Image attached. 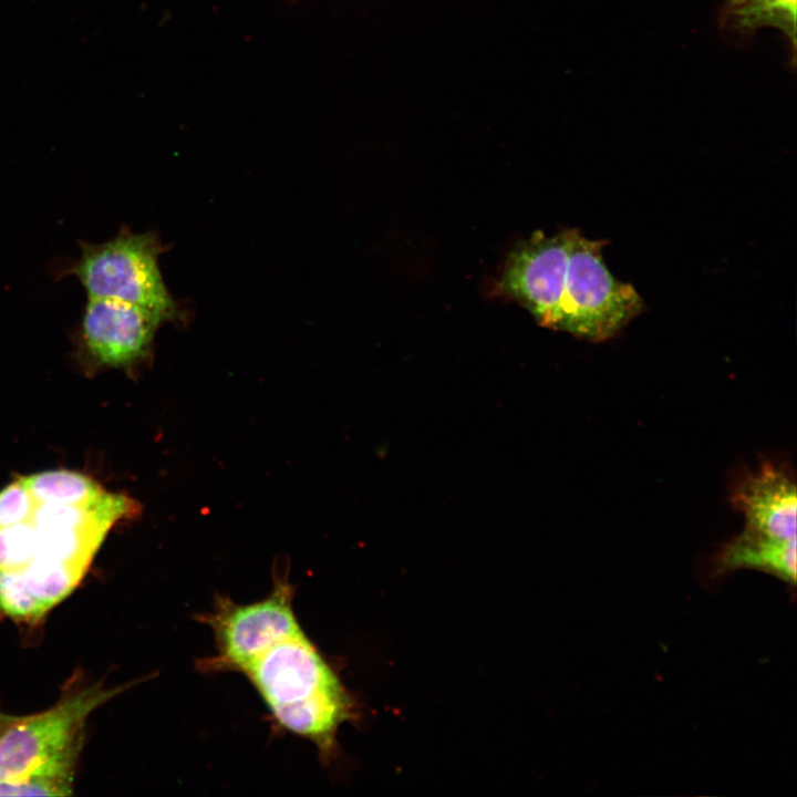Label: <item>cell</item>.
Returning <instances> with one entry per match:
<instances>
[{"label": "cell", "mask_w": 797, "mask_h": 797, "mask_svg": "<svg viewBox=\"0 0 797 797\" xmlns=\"http://www.w3.org/2000/svg\"><path fill=\"white\" fill-rule=\"evenodd\" d=\"M608 244L578 229L553 236L537 231L508 256L499 291L542 327L592 342L608 340L644 308L635 289L607 268L602 250Z\"/></svg>", "instance_id": "1"}, {"label": "cell", "mask_w": 797, "mask_h": 797, "mask_svg": "<svg viewBox=\"0 0 797 797\" xmlns=\"http://www.w3.org/2000/svg\"><path fill=\"white\" fill-rule=\"evenodd\" d=\"M276 724L312 742L324 760L340 726L355 717L353 698L304 632L280 641L244 672Z\"/></svg>", "instance_id": "2"}, {"label": "cell", "mask_w": 797, "mask_h": 797, "mask_svg": "<svg viewBox=\"0 0 797 797\" xmlns=\"http://www.w3.org/2000/svg\"><path fill=\"white\" fill-rule=\"evenodd\" d=\"M77 258L56 267L59 278L75 277L87 298H106L143 306L166 320L176 315L158 266L159 245L151 232L122 229L102 244L79 241Z\"/></svg>", "instance_id": "3"}, {"label": "cell", "mask_w": 797, "mask_h": 797, "mask_svg": "<svg viewBox=\"0 0 797 797\" xmlns=\"http://www.w3.org/2000/svg\"><path fill=\"white\" fill-rule=\"evenodd\" d=\"M199 620L211 629L216 646V653L199 663L205 672L242 673L268 649L303 632L293 610V588L286 579L276 580L266 598L248 604L218 596Z\"/></svg>", "instance_id": "4"}, {"label": "cell", "mask_w": 797, "mask_h": 797, "mask_svg": "<svg viewBox=\"0 0 797 797\" xmlns=\"http://www.w3.org/2000/svg\"><path fill=\"white\" fill-rule=\"evenodd\" d=\"M122 690L94 683L70 690L46 711L11 717L0 733V780L80 752L87 717Z\"/></svg>", "instance_id": "5"}, {"label": "cell", "mask_w": 797, "mask_h": 797, "mask_svg": "<svg viewBox=\"0 0 797 797\" xmlns=\"http://www.w3.org/2000/svg\"><path fill=\"white\" fill-rule=\"evenodd\" d=\"M161 313L135 303L87 298L77 330L84 355L94 364L127 368L148 352Z\"/></svg>", "instance_id": "6"}, {"label": "cell", "mask_w": 797, "mask_h": 797, "mask_svg": "<svg viewBox=\"0 0 797 797\" xmlns=\"http://www.w3.org/2000/svg\"><path fill=\"white\" fill-rule=\"evenodd\" d=\"M731 500L744 516V529L782 540L796 538V484L786 470L764 464L736 485Z\"/></svg>", "instance_id": "7"}, {"label": "cell", "mask_w": 797, "mask_h": 797, "mask_svg": "<svg viewBox=\"0 0 797 797\" xmlns=\"http://www.w3.org/2000/svg\"><path fill=\"white\" fill-rule=\"evenodd\" d=\"M715 569L717 573L757 569L795 586L796 538L782 540L743 529L721 549Z\"/></svg>", "instance_id": "8"}, {"label": "cell", "mask_w": 797, "mask_h": 797, "mask_svg": "<svg viewBox=\"0 0 797 797\" xmlns=\"http://www.w3.org/2000/svg\"><path fill=\"white\" fill-rule=\"evenodd\" d=\"M797 0H724L722 28L749 34L765 27L780 30L796 51Z\"/></svg>", "instance_id": "9"}, {"label": "cell", "mask_w": 797, "mask_h": 797, "mask_svg": "<svg viewBox=\"0 0 797 797\" xmlns=\"http://www.w3.org/2000/svg\"><path fill=\"white\" fill-rule=\"evenodd\" d=\"M79 753H70L0 780V796H70Z\"/></svg>", "instance_id": "10"}, {"label": "cell", "mask_w": 797, "mask_h": 797, "mask_svg": "<svg viewBox=\"0 0 797 797\" xmlns=\"http://www.w3.org/2000/svg\"><path fill=\"white\" fill-rule=\"evenodd\" d=\"M22 483L38 503L79 505L104 494L92 478L72 470H46L21 477Z\"/></svg>", "instance_id": "11"}, {"label": "cell", "mask_w": 797, "mask_h": 797, "mask_svg": "<svg viewBox=\"0 0 797 797\" xmlns=\"http://www.w3.org/2000/svg\"><path fill=\"white\" fill-rule=\"evenodd\" d=\"M34 499L21 478L0 491V528L25 521L33 509Z\"/></svg>", "instance_id": "12"}, {"label": "cell", "mask_w": 797, "mask_h": 797, "mask_svg": "<svg viewBox=\"0 0 797 797\" xmlns=\"http://www.w3.org/2000/svg\"><path fill=\"white\" fill-rule=\"evenodd\" d=\"M11 717L12 716H7L0 712V733L3 731V728L10 722Z\"/></svg>", "instance_id": "13"}]
</instances>
